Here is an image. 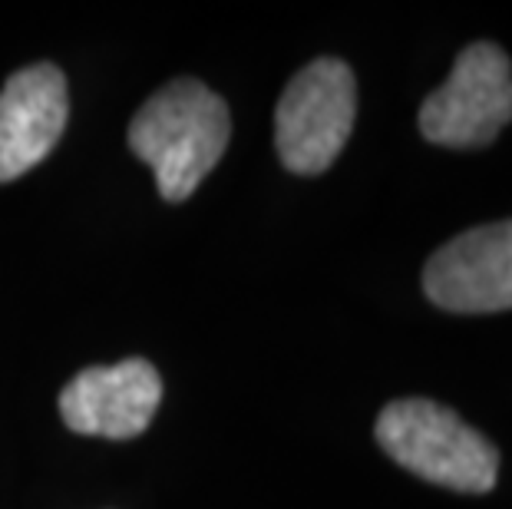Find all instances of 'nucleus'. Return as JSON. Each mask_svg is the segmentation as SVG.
Returning <instances> with one entry per match:
<instances>
[{
	"mask_svg": "<svg viewBox=\"0 0 512 509\" xmlns=\"http://www.w3.org/2000/svg\"><path fill=\"white\" fill-rule=\"evenodd\" d=\"M162 404V377L143 357L86 367L63 387L60 417L73 433L106 440L139 437Z\"/></svg>",
	"mask_w": 512,
	"mask_h": 509,
	"instance_id": "6",
	"label": "nucleus"
},
{
	"mask_svg": "<svg viewBox=\"0 0 512 509\" xmlns=\"http://www.w3.org/2000/svg\"><path fill=\"white\" fill-rule=\"evenodd\" d=\"M357 116V80L344 60L321 57L285 86L275 110V146L288 172L321 176L341 156Z\"/></svg>",
	"mask_w": 512,
	"mask_h": 509,
	"instance_id": "3",
	"label": "nucleus"
},
{
	"mask_svg": "<svg viewBox=\"0 0 512 509\" xmlns=\"http://www.w3.org/2000/svg\"><path fill=\"white\" fill-rule=\"evenodd\" d=\"M423 291L453 314L512 311V219L476 225L433 252Z\"/></svg>",
	"mask_w": 512,
	"mask_h": 509,
	"instance_id": "5",
	"label": "nucleus"
},
{
	"mask_svg": "<svg viewBox=\"0 0 512 509\" xmlns=\"http://www.w3.org/2000/svg\"><path fill=\"white\" fill-rule=\"evenodd\" d=\"M374 437L403 470L453 493H489L499 476V450L460 414L427 397L394 400L380 410Z\"/></svg>",
	"mask_w": 512,
	"mask_h": 509,
	"instance_id": "2",
	"label": "nucleus"
},
{
	"mask_svg": "<svg viewBox=\"0 0 512 509\" xmlns=\"http://www.w3.org/2000/svg\"><path fill=\"white\" fill-rule=\"evenodd\" d=\"M420 133L433 146L479 149L512 123V63L489 40L470 43L450 77L420 106Z\"/></svg>",
	"mask_w": 512,
	"mask_h": 509,
	"instance_id": "4",
	"label": "nucleus"
},
{
	"mask_svg": "<svg viewBox=\"0 0 512 509\" xmlns=\"http://www.w3.org/2000/svg\"><path fill=\"white\" fill-rule=\"evenodd\" d=\"M70 113L67 77L53 63L17 70L0 90V182L20 179L60 143Z\"/></svg>",
	"mask_w": 512,
	"mask_h": 509,
	"instance_id": "7",
	"label": "nucleus"
},
{
	"mask_svg": "<svg viewBox=\"0 0 512 509\" xmlns=\"http://www.w3.org/2000/svg\"><path fill=\"white\" fill-rule=\"evenodd\" d=\"M232 116L219 93L199 80H172L139 106L129 123V149L156 176L166 202H185L222 159Z\"/></svg>",
	"mask_w": 512,
	"mask_h": 509,
	"instance_id": "1",
	"label": "nucleus"
}]
</instances>
